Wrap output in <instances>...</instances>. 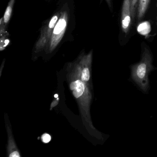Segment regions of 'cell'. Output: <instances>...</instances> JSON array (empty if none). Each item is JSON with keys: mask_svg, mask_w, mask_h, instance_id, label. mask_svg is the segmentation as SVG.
<instances>
[{"mask_svg": "<svg viewBox=\"0 0 157 157\" xmlns=\"http://www.w3.org/2000/svg\"><path fill=\"white\" fill-rule=\"evenodd\" d=\"M69 13L68 10H63L60 11V16L55 25L52 36L46 49L47 53H51L56 50L62 41L67 28Z\"/></svg>", "mask_w": 157, "mask_h": 157, "instance_id": "3", "label": "cell"}, {"mask_svg": "<svg viewBox=\"0 0 157 157\" xmlns=\"http://www.w3.org/2000/svg\"><path fill=\"white\" fill-rule=\"evenodd\" d=\"M132 21L130 0H124L121 10V28L125 34L129 32Z\"/></svg>", "mask_w": 157, "mask_h": 157, "instance_id": "5", "label": "cell"}, {"mask_svg": "<svg viewBox=\"0 0 157 157\" xmlns=\"http://www.w3.org/2000/svg\"><path fill=\"white\" fill-rule=\"evenodd\" d=\"M139 0H130L132 20L134 21L137 15L138 6Z\"/></svg>", "mask_w": 157, "mask_h": 157, "instance_id": "10", "label": "cell"}, {"mask_svg": "<svg viewBox=\"0 0 157 157\" xmlns=\"http://www.w3.org/2000/svg\"><path fill=\"white\" fill-rule=\"evenodd\" d=\"M156 6L157 7V2H156Z\"/></svg>", "mask_w": 157, "mask_h": 157, "instance_id": "14", "label": "cell"}, {"mask_svg": "<svg viewBox=\"0 0 157 157\" xmlns=\"http://www.w3.org/2000/svg\"><path fill=\"white\" fill-rule=\"evenodd\" d=\"M41 138H42V141H43L44 143H48L51 139V136L49 134H46V133L44 134L42 136Z\"/></svg>", "mask_w": 157, "mask_h": 157, "instance_id": "11", "label": "cell"}, {"mask_svg": "<svg viewBox=\"0 0 157 157\" xmlns=\"http://www.w3.org/2000/svg\"><path fill=\"white\" fill-rule=\"evenodd\" d=\"M12 136H11L10 138H9V148H10V157H20V152L18 150L16 149L14 141L13 139Z\"/></svg>", "mask_w": 157, "mask_h": 157, "instance_id": "9", "label": "cell"}, {"mask_svg": "<svg viewBox=\"0 0 157 157\" xmlns=\"http://www.w3.org/2000/svg\"><path fill=\"white\" fill-rule=\"evenodd\" d=\"M153 57L150 48L145 46L142 49L141 58L138 63L131 67V78L134 82L144 92L148 90V76L153 69Z\"/></svg>", "mask_w": 157, "mask_h": 157, "instance_id": "2", "label": "cell"}, {"mask_svg": "<svg viewBox=\"0 0 157 157\" xmlns=\"http://www.w3.org/2000/svg\"><path fill=\"white\" fill-rule=\"evenodd\" d=\"M60 13L59 11L56 13L41 28L40 36L34 48L35 53H39L46 49Z\"/></svg>", "mask_w": 157, "mask_h": 157, "instance_id": "4", "label": "cell"}, {"mask_svg": "<svg viewBox=\"0 0 157 157\" xmlns=\"http://www.w3.org/2000/svg\"><path fill=\"white\" fill-rule=\"evenodd\" d=\"M156 24H157V17H156Z\"/></svg>", "mask_w": 157, "mask_h": 157, "instance_id": "13", "label": "cell"}, {"mask_svg": "<svg viewBox=\"0 0 157 157\" xmlns=\"http://www.w3.org/2000/svg\"><path fill=\"white\" fill-rule=\"evenodd\" d=\"M75 74L71 75L69 81L70 89L72 91L73 95L77 99L80 105L81 108L85 112V117L89 124L94 130H95L90 119L89 106L91 95L90 94L88 86L85 82L82 80L80 77L81 68L78 59L73 63H71Z\"/></svg>", "mask_w": 157, "mask_h": 157, "instance_id": "1", "label": "cell"}, {"mask_svg": "<svg viewBox=\"0 0 157 157\" xmlns=\"http://www.w3.org/2000/svg\"><path fill=\"white\" fill-rule=\"evenodd\" d=\"M150 0H139L137 11V20L140 21L144 17L149 5Z\"/></svg>", "mask_w": 157, "mask_h": 157, "instance_id": "7", "label": "cell"}, {"mask_svg": "<svg viewBox=\"0 0 157 157\" xmlns=\"http://www.w3.org/2000/svg\"><path fill=\"white\" fill-rule=\"evenodd\" d=\"M15 2V0H10V2H9V4H8V6H7V9L5 10L3 18L4 23H5V25L7 27L10 20Z\"/></svg>", "mask_w": 157, "mask_h": 157, "instance_id": "8", "label": "cell"}, {"mask_svg": "<svg viewBox=\"0 0 157 157\" xmlns=\"http://www.w3.org/2000/svg\"><path fill=\"white\" fill-rule=\"evenodd\" d=\"M3 18L0 20V50L3 51L10 44V40L9 38V33L7 31Z\"/></svg>", "mask_w": 157, "mask_h": 157, "instance_id": "6", "label": "cell"}, {"mask_svg": "<svg viewBox=\"0 0 157 157\" xmlns=\"http://www.w3.org/2000/svg\"><path fill=\"white\" fill-rule=\"evenodd\" d=\"M110 9H112V0H105Z\"/></svg>", "mask_w": 157, "mask_h": 157, "instance_id": "12", "label": "cell"}]
</instances>
